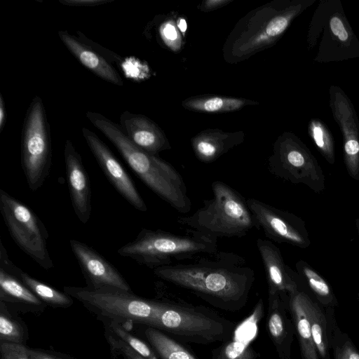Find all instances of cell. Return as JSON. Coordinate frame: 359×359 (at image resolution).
I'll return each mask as SVG.
<instances>
[{
	"label": "cell",
	"instance_id": "29",
	"mask_svg": "<svg viewBox=\"0 0 359 359\" xmlns=\"http://www.w3.org/2000/svg\"><path fill=\"white\" fill-rule=\"evenodd\" d=\"M144 333L161 359H197L181 343L158 329L147 327Z\"/></svg>",
	"mask_w": 359,
	"mask_h": 359
},
{
	"label": "cell",
	"instance_id": "20",
	"mask_svg": "<svg viewBox=\"0 0 359 359\" xmlns=\"http://www.w3.org/2000/svg\"><path fill=\"white\" fill-rule=\"evenodd\" d=\"M58 35L69 52L86 68L101 79L117 86L123 81L118 72L97 50L83 42V39L60 31Z\"/></svg>",
	"mask_w": 359,
	"mask_h": 359
},
{
	"label": "cell",
	"instance_id": "41",
	"mask_svg": "<svg viewBox=\"0 0 359 359\" xmlns=\"http://www.w3.org/2000/svg\"><path fill=\"white\" fill-rule=\"evenodd\" d=\"M355 225H356V228H357V230H358V233L359 235V217H358L355 219Z\"/></svg>",
	"mask_w": 359,
	"mask_h": 359
},
{
	"label": "cell",
	"instance_id": "8",
	"mask_svg": "<svg viewBox=\"0 0 359 359\" xmlns=\"http://www.w3.org/2000/svg\"><path fill=\"white\" fill-rule=\"evenodd\" d=\"M156 329L184 341L209 344L228 341L234 325L204 307L161 301Z\"/></svg>",
	"mask_w": 359,
	"mask_h": 359
},
{
	"label": "cell",
	"instance_id": "30",
	"mask_svg": "<svg viewBox=\"0 0 359 359\" xmlns=\"http://www.w3.org/2000/svg\"><path fill=\"white\" fill-rule=\"evenodd\" d=\"M308 134L316 147L330 164L335 162L334 142L327 126L320 118H312L308 123Z\"/></svg>",
	"mask_w": 359,
	"mask_h": 359
},
{
	"label": "cell",
	"instance_id": "17",
	"mask_svg": "<svg viewBox=\"0 0 359 359\" xmlns=\"http://www.w3.org/2000/svg\"><path fill=\"white\" fill-rule=\"evenodd\" d=\"M266 330L280 359H291L294 325L289 306V294L269 292Z\"/></svg>",
	"mask_w": 359,
	"mask_h": 359
},
{
	"label": "cell",
	"instance_id": "23",
	"mask_svg": "<svg viewBox=\"0 0 359 359\" xmlns=\"http://www.w3.org/2000/svg\"><path fill=\"white\" fill-rule=\"evenodd\" d=\"M0 301L22 311L36 313L43 312L47 306L20 279L2 268H0Z\"/></svg>",
	"mask_w": 359,
	"mask_h": 359
},
{
	"label": "cell",
	"instance_id": "7",
	"mask_svg": "<svg viewBox=\"0 0 359 359\" xmlns=\"http://www.w3.org/2000/svg\"><path fill=\"white\" fill-rule=\"evenodd\" d=\"M64 292L79 301L102 322L140 324L156 328L161 301L142 298L114 288L65 286Z\"/></svg>",
	"mask_w": 359,
	"mask_h": 359
},
{
	"label": "cell",
	"instance_id": "24",
	"mask_svg": "<svg viewBox=\"0 0 359 359\" xmlns=\"http://www.w3.org/2000/svg\"><path fill=\"white\" fill-rule=\"evenodd\" d=\"M289 306L302 359H320L313 340L302 287L289 295Z\"/></svg>",
	"mask_w": 359,
	"mask_h": 359
},
{
	"label": "cell",
	"instance_id": "15",
	"mask_svg": "<svg viewBox=\"0 0 359 359\" xmlns=\"http://www.w3.org/2000/svg\"><path fill=\"white\" fill-rule=\"evenodd\" d=\"M69 245L80 266L86 287L132 292L130 285L118 269L94 248L75 239H70Z\"/></svg>",
	"mask_w": 359,
	"mask_h": 359
},
{
	"label": "cell",
	"instance_id": "13",
	"mask_svg": "<svg viewBox=\"0 0 359 359\" xmlns=\"http://www.w3.org/2000/svg\"><path fill=\"white\" fill-rule=\"evenodd\" d=\"M330 107L342 135L343 156L351 178L359 181V120L348 96L339 86L329 88Z\"/></svg>",
	"mask_w": 359,
	"mask_h": 359
},
{
	"label": "cell",
	"instance_id": "10",
	"mask_svg": "<svg viewBox=\"0 0 359 359\" xmlns=\"http://www.w3.org/2000/svg\"><path fill=\"white\" fill-rule=\"evenodd\" d=\"M268 169L276 177L304 184L316 194L325 189V177L316 158L292 133L278 137L268 159Z\"/></svg>",
	"mask_w": 359,
	"mask_h": 359
},
{
	"label": "cell",
	"instance_id": "34",
	"mask_svg": "<svg viewBox=\"0 0 359 359\" xmlns=\"http://www.w3.org/2000/svg\"><path fill=\"white\" fill-rule=\"evenodd\" d=\"M0 359H32L30 348L22 344L0 341Z\"/></svg>",
	"mask_w": 359,
	"mask_h": 359
},
{
	"label": "cell",
	"instance_id": "4",
	"mask_svg": "<svg viewBox=\"0 0 359 359\" xmlns=\"http://www.w3.org/2000/svg\"><path fill=\"white\" fill-rule=\"evenodd\" d=\"M217 252V238L214 236L190 229L182 235L145 228L117 250L119 255L153 270Z\"/></svg>",
	"mask_w": 359,
	"mask_h": 359
},
{
	"label": "cell",
	"instance_id": "3",
	"mask_svg": "<svg viewBox=\"0 0 359 359\" xmlns=\"http://www.w3.org/2000/svg\"><path fill=\"white\" fill-rule=\"evenodd\" d=\"M316 0H274L248 13L227 36L222 55L235 64L273 46Z\"/></svg>",
	"mask_w": 359,
	"mask_h": 359
},
{
	"label": "cell",
	"instance_id": "2",
	"mask_svg": "<svg viewBox=\"0 0 359 359\" xmlns=\"http://www.w3.org/2000/svg\"><path fill=\"white\" fill-rule=\"evenodd\" d=\"M86 117L115 146L134 172L155 194L180 213L190 211L191 203L185 182L170 163L136 146L120 125L102 114L87 111Z\"/></svg>",
	"mask_w": 359,
	"mask_h": 359
},
{
	"label": "cell",
	"instance_id": "38",
	"mask_svg": "<svg viewBox=\"0 0 359 359\" xmlns=\"http://www.w3.org/2000/svg\"><path fill=\"white\" fill-rule=\"evenodd\" d=\"M108 0H62L60 3L74 6H95L105 4Z\"/></svg>",
	"mask_w": 359,
	"mask_h": 359
},
{
	"label": "cell",
	"instance_id": "14",
	"mask_svg": "<svg viewBox=\"0 0 359 359\" xmlns=\"http://www.w3.org/2000/svg\"><path fill=\"white\" fill-rule=\"evenodd\" d=\"M81 130L89 149L115 189L135 209L146 212L147 206L145 202L133 180L109 147L90 129L83 127Z\"/></svg>",
	"mask_w": 359,
	"mask_h": 359
},
{
	"label": "cell",
	"instance_id": "22",
	"mask_svg": "<svg viewBox=\"0 0 359 359\" xmlns=\"http://www.w3.org/2000/svg\"><path fill=\"white\" fill-rule=\"evenodd\" d=\"M0 268L13 274L24 283L40 300L54 308H68L73 304V299L65 292L32 277L17 266L9 259L6 249L0 242Z\"/></svg>",
	"mask_w": 359,
	"mask_h": 359
},
{
	"label": "cell",
	"instance_id": "18",
	"mask_svg": "<svg viewBox=\"0 0 359 359\" xmlns=\"http://www.w3.org/2000/svg\"><path fill=\"white\" fill-rule=\"evenodd\" d=\"M265 271L269 292L292 294L302 285L294 271L285 264L280 249L268 239L256 242Z\"/></svg>",
	"mask_w": 359,
	"mask_h": 359
},
{
	"label": "cell",
	"instance_id": "37",
	"mask_svg": "<svg viewBox=\"0 0 359 359\" xmlns=\"http://www.w3.org/2000/svg\"><path fill=\"white\" fill-rule=\"evenodd\" d=\"M233 0H206L198 5V9L202 12H210L222 8Z\"/></svg>",
	"mask_w": 359,
	"mask_h": 359
},
{
	"label": "cell",
	"instance_id": "42",
	"mask_svg": "<svg viewBox=\"0 0 359 359\" xmlns=\"http://www.w3.org/2000/svg\"><path fill=\"white\" fill-rule=\"evenodd\" d=\"M358 303H359V293H358Z\"/></svg>",
	"mask_w": 359,
	"mask_h": 359
},
{
	"label": "cell",
	"instance_id": "12",
	"mask_svg": "<svg viewBox=\"0 0 359 359\" xmlns=\"http://www.w3.org/2000/svg\"><path fill=\"white\" fill-rule=\"evenodd\" d=\"M246 201L256 228L262 229L268 240L302 249L310 245L309 232L301 217L256 198H249Z\"/></svg>",
	"mask_w": 359,
	"mask_h": 359
},
{
	"label": "cell",
	"instance_id": "1",
	"mask_svg": "<svg viewBox=\"0 0 359 359\" xmlns=\"http://www.w3.org/2000/svg\"><path fill=\"white\" fill-rule=\"evenodd\" d=\"M153 272L158 278L228 311L245 305L255 280L254 270L243 257L223 251L158 267Z\"/></svg>",
	"mask_w": 359,
	"mask_h": 359
},
{
	"label": "cell",
	"instance_id": "5",
	"mask_svg": "<svg viewBox=\"0 0 359 359\" xmlns=\"http://www.w3.org/2000/svg\"><path fill=\"white\" fill-rule=\"evenodd\" d=\"M213 196L194 214L180 217L177 222L188 229L215 238L243 237L256 228L246 199L236 189L216 180L211 184Z\"/></svg>",
	"mask_w": 359,
	"mask_h": 359
},
{
	"label": "cell",
	"instance_id": "16",
	"mask_svg": "<svg viewBox=\"0 0 359 359\" xmlns=\"http://www.w3.org/2000/svg\"><path fill=\"white\" fill-rule=\"evenodd\" d=\"M66 177L72 208L78 219L86 224L91 216V188L81 156L70 140L64 149Z\"/></svg>",
	"mask_w": 359,
	"mask_h": 359
},
{
	"label": "cell",
	"instance_id": "9",
	"mask_svg": "<svg viewBox=\"0 0 359 359\" xmlns=\"http://www.w3.org/2000/svg\"><path fill=\"white\" fill-rule=\"evenodd\" d=\"M51 163L50 127L43 102L36 96L25 114L21 140V165L32 191L43 186L50 175Z\"/></svg>",
	"mask_w": 359,
	"mask_h": 359
},
{
	"label": "cell",
	"instance_id": "35",
	"mask_svg": "<svg viewBox=\"0 0 359 359\" xmlns=\"http://www.w3.org/2000/svg\"><path fill=\"white\" fill-rule=\"evenodd\" d=\"M178 29L172 21H167L160 29L161 36L165 43L173 50H177L181 47L182 40Z\"/></svg>",
	"mask_w": 359,
	"mask_h": 359
},
{
	"label": "cell",
	"instance_id": "32",
	"mask_svg": "<svg viewBox=\"0 0 359 359\" xmlns=\"http://www.w3.org/2000/svg\"><path fill=\"white\" fill-rule=\"evenodd\" d=\"M102 323L104 328L109 330L144 359H159L149 344L132 334L123 325L114 321H103Z\"/></svg>",
	"mask_w": 359,
	"mask_h": 359
},
{
	"label": "cell",
	"instance_id": "6",
	"mask_svg": "<svg viewBox=\"0 0 359 359\" xmlns=\"http://www.w3.org/2000/svg\"><path fill=\"white\" fill-rule=\"evenodd\" d=\"M320 40L315 62H343L359 57V39L340 0H321L312 16L306 36L311 50Z\"/></svg>",
	"mask_w": 359,
	"mask_h": 359
},
{
	"label": "cell",
	"instance_id": "25",
	"mask_svg": "<svg viewBox=\"0 0 359 359\" xmlns=\"http://www.w3.org/2000/svg\"><path fill=\"white\" fill-rule=\"evenodd\" d=\"M257 102L243 98L222 95H202L192 96L182 102L187 109L203 113H224L241 109L248 105L258 104Z\"/></svg>",
	"mask_w": 359,
	"mask_h": 359
},
{
	"label": "cell",
	"instance_id": "36",
	"mask_svg": "<svg viewBox=\"0 0 359 359\" xmlns=\"http://www.w3.org/2000/svg\"><path fill=\"white\" fill-rule=\"evenodd\" d=\"M30 354L32 359H72L60 353L39 348H30Z\"/></svg>",
	"mask_w": 359,
	"mask_h": 359
},
{
	"label": "cell",
	"instance_id": "26",
	"mask_svg": "<svg viewBox=\"0 0 359 359\" xmlns=\"http://www.w3.org/2000/svg\"><path fill=\"white\" fill-rule=\"evenodd\" d=\"M295 266L299 276L307 285L310 294L324 309L338 306V300L325 278L304 260H299Z\"/></svg>",
	"mask_w": 359,
	"mask_h": 359
},
{
	"label": "cell",
	"instance_id": "11",
	"mask_svg": "<svg viewBox=\"0 0 359 359\" xmlns=\"http://www.w3.org/2000/svg\"><path fill=\"white\" fill-rule=\"evenodd\" d=\"M0 212L16 245L41 268L53 267L47 248L49 233L41 219L27 205L0 189Z\"/></svg>",
	"mask_w": 359,
	"mask_h": 359
},
{
	"label": "cell",
	"instance_id": "31",
	"mask_svg": "<svg viewBox=\"0 0 359 359\" xmlns=\"http://www.w3.org/2000/svg\"><path fill=\"white\" fill-rule=\"evenodd\" d=\"M27 339L25 326L10 313L6 304L0 301V341L25 344Z\"/></svg>",
	"mask_w": 359,
	"mask_h": 359
},
{
	"label": "cell",
	"instance_id": "21",
	"mask_svg": "<svg viewBox=\"0 0 359 359\" xmlns=\"http://www.w3.org/2000/svg\"><path fill=\"white\" fill-rule=\"evenodd\" d=\"M244 139L245 133L242 131L206 129L193 137L191 143L196 158L203 163H210L243 142Z\"/></svg>",
	"mask_w": 359,
	"mask_h": 359
},
{
	"label": "cell",
	"instance_id": "40",
	"mask_svg": "<svg viewBox=\"0 0 359 359\" xmlns=\"http://www.w3.org/2000/svg\"><path fill=\"white\" fill-rule=\"evenodd\" d=\"M177 28L181 32L184 33L187 30V22L184 18H180L177 22Z\"/></svg>",
	"mask_w": 359,
	"mask_h": 359
},
{
	"label": "cell",
	"instance_id": "33",
	"mask_svg": "<svg viewBox=\"0 0 359 359\" xmlns=\"http://www.w3.org/2000/svg\"><path fill=\"white\" fill-rule=\"evenodd\" d=\"M255 352L248 343L238 340L226 341L219 350L215 351L213 359H255Z\"/></svg>",
	"mask_w": 359,
	"mask_h": 359
},
{
	"label": "cell",
	"instance_id": "27",
	"mask_svg": "<svg viewBox=\"0 0 359 359\" xmlns=\"http://www.w3.org/2000/svg\"><path fill=\"white\" fill-rule=\"evenodd\" d=\"M304 299L313 340L320 359H330L325 309L304 290Z\"/></svg>",
	"mask_w": 359,
	"mask_h": 359
},
{
	"label": "cell",
	"instance_id": "39",
	"mask_svg": "<svg viewBox=\"0 0 359 359\" xmlns=\"http://www.w3.org/2000/svg\"><path fill=\"white\" fill-rule=\"evenodd\" d=\"M6 122V109L4 97L0 94V130L1 131Z\"/></svg>",
	"mask_w": 359,
	"mask_h": 359
},
{
	"label": "cell",
	"instance_id": "28",
	"mask_svg": "<svg viewBox=\"0 0 359 359\" xmlns=\"http://www.w3.org/2000/svg\"><path fill=\"white\" fill-rule=\"evenodd\" d=\"M327 321V338L334 359H359L357 349L348 335L341 330L337 325L335 309H325Z\"/></svg>",
	"mask_w": 359,
	"mask_h": 359
},
{
	"label": "cell",
	"instance_id": "19",
	"mask_svg": "<svg viewBox=\"0 0 359 359\" xmlns=\"http://www.w3.org/2000/svg\"><path fill=\"white\" fill-rule=\"evenodd\" d=\"M119 125L133 143L149 154L156 156L171 148L162 130L142 114L124 111L120 116Z\"/></svg>",
	"mask_w": 359,
	"mask_h": 359
}]
</instances>
